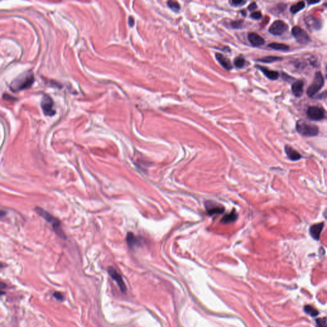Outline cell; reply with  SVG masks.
<instances>
[{"label": "cell", "mask_w": 327, "mask_h": 327, "mask_svg": "<svg viewBox=\"0 0 327 327\" xmlns=\"http://www.w3.org/2000/svg\"><path fill=\"white\" fill-rule=\"evenodd\" d=\"M54 296L58 300H63V295L60 292H55L54 293Z\"/></svg>", "instance_id": "cell-30"}, {"label": "cell", "mask_w": 327, "mask_h": 327, "mask_svg": "<svg viewBox=\"0 0 327 327\" xmlns=\"http://www.w3.org/2000/svg\"><path fill=\"white\" fill-rule=\"evenodd\" d=\"M5 214H6L5 211L0 210V217H3V216H4Z\"/></svg>", "instance_id": "cell-33"}, {"label": "cell", "mask_w": 327, "mask_h": 327, "mask_svg": "<svg viewBox=\"0 0 327 327\" xmlns=\"http://www.w3.org/2000/svg\"><path fill=\"white\" fill-rule=\"evenodd\" d=\"M296 129L298 133L304 136H315L318 135L319 129L315 125L309 123L304 120L298 121L296 125Z\"/></svg>", "instance_id": "cell-3"}, {"label": "cell", "mask_w": 327, "mask_h": 327, "mask_svg": "<svg viewBox=\"0 0 327 327\" xmlns=\"http://www.w3.org/2000/svg\"><path fill=\"white\" fill-rule=\"evenodd\" d=\"M129 23L130 24V26H133V25L134 24V19L132 17H130L129 19Z\"/></svg>", "instance_id": "cell-32"}, {"label": "cell", "mask_w": 327, "mask_h": 327, "mask_svg": "<svg viewBox=\"0 0 327 327\" xmlns=\"http://www.w3.org/2000/svg\"><path fill=\"white\" fill-rule=\"evenodd\" d=\"M245 60L244 58L241 56L237 57V58L234 60V65H235L237 68L243 67L245 65Z\"/></svg>", "instance_id": "cell-24"}, {"label": "cell", "mask_w": 327, "mask_h": 327, "mask_svg": "<svg viewBox=\"0 0 327 327\" xmlns=\"http://www.w3.org/2000/svg\"><path fill=\"white\" fill-rule=\"evenodd\" d=\"M35 211H36V212L40 216L44 219L47 222L52 225L53 228L56 234H57V235L59 236L61 238H65V234L61 229V222L58 219L54 217L51 214H49L48 211L40 207L35 208Z\"/></svg>", "instance_id": "cell-2"}, {"label": "cell", "mask_w": 327, "mask_h": 327, "mask_svg": "<svg viewBox=\"0 0 327 327\" xmlns=\"http://www.w3.org/2000/svg\"><path fill=\"white\" fill-rule=\"evenodd\" d=\"M127 241L128 245L131 248H135L140 245L141 241L132 233H129L127 236Z\"/></svg>", "instance_id": "cell-17"}, {"label": "cell", "mask_w": 327, "mask_h": 327, "mask_svg": "<svg viewBox=\"0 0 327 327\" xmlns=\"http://www.w3.org/2000/svg\"><path fill=\"white\" fill-rule=\"evenodd\" d=\"M246 3L247 2L243 1V0H233V1H230V4L233 6H242Z\"/></svg>", "instance_id": "cell-27"}, {"label": "cell", "mask_w": 327, "mask_h": 327, "mask_svg": "<svg viewBox=\"0 0 327 327\" xmlns=\"http://www.w3.org/2000/svg\"><path fill=\"white\" fill-rule=\"evenodd\" d=\"M304 310L307 314L310 315L312 317H316L318 315V311L314 307L311 305H305L304 307Z\"/></svg>", "instance_id": "cell-21"}, {"label": "cell", "mask_w": 327, "mask_h": 327, "mask_svg": "<svg viewBox=\"0 0 327 327\" xmlns=\"http://www.w3.org/2000/svg\"><path fill=\"white\" fill-rule=\"evenodd\" d=\"M238 214L236 211H232L230 214H227L221 219V222L223 224H229L236 221L238 219Z\"/></svg>", "instance_id": "cell-18"}, {"label": "cell", "mask_w": 327, "mask_h": 327, "mask_svg": "<svg viewBox=\"0 0 327 327\" xmlns=\"http://www.w3.org/2000/svg\"><path fill=\"white\" fill-rule=\"evenodd\" d=\"M291 33L296 41L302 44H306L310 40L307 32L299 26H294Z\"/></svg>", "instance_id": "cell-5"}, {"label": "cell", "mask_w": 327, "mask_h": 327, "mask_svg": "<svg viewBox=\"0 0 327 327\" xmlns=\"http://www.w3.org/2000/svg\"><path fill=\"white\" fill-rule=\"evenodd\" d=\"M316 323L318 327H326V318H319L316 320Z\"/></svg>", "instance_id": "cell-28"}, {"label": "cell", "mask_w": 327, "mask_h": 327, "mask_svg": "<svg viewBox=\"0 0 327 327\" xmlns=\"http://www.w3.org/2000/svg\"><path fill=\"white\" fill-rule=\"evenodd\" d=\"M288 29V24L283 20H277L271 25L269 28V32L274 35L279 36L285 33Z\"/></svg>", "instance_id": "cell-6"}, {"label": "cell", "mask_w": 327, "mask_h": 327, "mask_svg": "<svg viewBox=\"0 0 327 327\" xmlns=\"http://www.w3.org/2000/svg\"><path fill=\"white\" fill-rule=\"evenodd\" d=\"M285 151H286V153L288 155V158L291 160H293V161L298 160H300L302 157L301 155L299 153H298L297 151H296L295 150H294L292 147H291L288 145L285 146Z\"/></svg>", "instance_id": "cell-15"}, {"label": "cell", "mask_w": 327, "mask_h": 327, "mask_svg": "<svg viewBox=\"0 0 327 327\" xmlns=\"http://www.w3.org/2000/svg\"><path fill=\"white\" fill-rule=\"evenodd\" d=\"M205 207L208 215L210 216L222 214L225 210L223 206L212 201H207L206 202Z\"/></svg>", "instance_id": "cell-7"}, {"label": "cell", "mask_w": 327, "mask_h": 327, "mask_svg": "<svg viewBox=\"0 0 327 327\" xmlns=\"http://www.w3.org/2000/svg\"><path fill=\"white\" fill-rule=\"evenodd\" d=\"M251 17L253 19L259 20V19H260L261 18L262 14L259 11H256V12H254L252 13L251 15Z\"/></svg>", "instance_id": "cell-29"}, {"label": "cell", "mask_w": 327, "mask_h": 327, "mask_svg": "<svg viewBox=\"0 0 327 327\" xmlns=\"http://www.w3.org/2000/svg\"><path fill=\"white\" fill-rule=\"evenodd\" d=\"M244 24V20H235L231 22V27L233 28H235V29H240L243 27Z\"/></svg>", "instance_id": "cell-26"}, {"label": "cell", "mask_w": 327, "mask_h": 327, "mask_svg": "<svg viewBox=\"0 0 327 327\" xmlns=\"http://www.w3.org/2000/svg\"><path fill=\"white\" fill-rule=\"evenodd\" d=\"M256 67L259 70H260L261 72L264 74V75H266L268 78V79L271 80H276L277 79H278V77L279 76V74L277 72H276V71L270 70L265 67L258 66V65L256 66Z\"/></svg>", "instance_id": "cell-16"}, {"label": "cell", "mask_w": 327, "mask_h": 327, "mask_svg": "<svg viewBox=\"0 0 327 327\" xmlns=\"http://www.w3.org/2000/svg\"><path fill=\"white\" fill-rule=\"evenodd\" d=\"M167 5L170 9H171L173 11H178L180 9V6L178 3L175 1H169L167 2Z\"/></svg>", "instance_id": "cell-25"}, {"label": "cell", "mask_w": 327, "mask_h": 327, "mask_svg": "<svg viewBox=\"0 0 327 327\" xmlns=\"http://www.w3.org/2000/svg\"><path fill=\"white\" fill-rule=\"evenodd\" d=\"M305 23H306L307 25L310 29H314V30H318L321 28V23L319 21L314 18L313 17L310 16L308 17L306 19H305Z\"/></svg>", "instance_id": "cell-19"}, {"label": "cell", "mask_w": 327, "mask_h": 327, "mask_svg": "<svg viewBox=\"0 0 327 327\" xmlns=\"http://www.w3.org/2000/svg\"><path fill=\"white\" fill-rule=\"evenodd\" d=\"M108 272L112 277V279L116 282L121 291H122V292H125L126 291V286L122 279V277L112 267H110L109 268Z\"/></svg>", "instance_id": "cell-10"}, {"label": "cell", "mask_w": 327, "mask_h": 327, "mask_svg": "<svg viewBox=\"0 0 327 327\" xmlns=\"http://www.w3.org/2000/svg\"><path fill=\"white\" fill-rule=\"evenodd\" d=\"M305 5L303 2H300L297 3L296 4H295L293 6H291L290 10L293 13H296L299 11L302 10L303 9H304Z\"/></svg>", "instance_id": "cell-22"}, {"label": "cell", "mask_w": 327, "mask_h": 327, "mask_svg": "<svg viewBox=\"0 0 327 327\" xmlns=\"http://www.w3.org/2000/svg\"><path fill=\"white\" fill-rule=\"evenodd\" d=\"M291 90H292L293 94L296 97H301L303 94V82L302 80H297L296 81L293 83Z\"/></svg>", "instance_id": "cell-14"}, {"label": "cell", "mask_w": 327, "mask_h": 327, "mask_svg": "<svg viewBox=\"0 0 327 327\" xmlns=\"http://www.w3.org/2000/svg\"><path fill=\"white\" fill-rule=\"evenodd\" d=\"M34 81V75L32 72H25L19 75L12 82L10 88L13 91H22L31 87Z\"/></svg>", "instance_id": "cell-1"}, {"label": "cell", "mask_w": 327, "mask_h": 327, "mask_svg": "<svg viewBox=\"0 0 327 327\" xmlns=\"http://www.w3.org/2000/svg\"><path fill=\"white\" fill-rule=\"evenodd\" d=\"M248 40L254 47L261 46L265 44V40L255 33H250L248 35Z\"/></svg>", "instance_id": "cell-11"}, {"label": "cell", "mask_w": 327, "mask_h": 327, "mask_svg": "<svg viewBox=\"0 0 327 327\" xmlns=\"http://www.w3.org/2000/svg\"><path fill=\"white\" fill-rule=\"evenodd\" d=\"M324 84V79L323 75L320 72L316 73L314 80L310 85L307 90V94L309 97H313L321 89Z\"/></svg>", "instance_id": "cell-4"}, {"label": "cell", "mask_w": 327, "mask_h": 327, "mask_svg": "<svg viewBox=\"0 0 327 327\" xmlns=\"http://www.w3.org/2000/svg\"><path fill=\"white\" fill-rule=\"evenodd\" d=\"M268 46L273 49H275V50H278V51H287L289 49V47L288 45H286L284 44H281V43H275V42H274V43L269 44Z\"/></svg>", "instance_id": "cell-20"}, {"label": "cell", "mask_w": 327, "mask_h": 327, "mask_svg": "<svg viewBox=\"0 0 327 327\" xmlns=\"http://www.w3.org/2000/svg\"><path fill=\"white\" fill-rule=\"evenodd\" d=\"M325 110L322 108L318 106H312L307 111V115L309 119L318 121L321 120L325 117Z\"/></svg>", "instance_id": "cell-9"}, {"label": "cell", "mask_w": 327, "mask_h": 327, "mask_svg": "<svg viewBox=\"0 0 327 327\" xmlns=\"http://www.w3.org/2000/svg\"><path fill=\"white\" fill-rule=\"evenodd\" d=\"M4 294H5L4 292H1V291H0V296H1L2 295H4Z\"/></svg>", "instance_id": "cell-35"}, {"label": "cell", "mask_w": 327, "mask_h": 327, "mask_svg": "<svg viewBox=\"0 0 327 327\" xmlns=\"http://www.w3.org/2000/svg\"><path fill=\"white\" fill-rule=\"evenodd\" d=\"M324 227V223L320 222L318 224H315L310 226L309 232L311 237L313 238L314 240H319V237L321 235V233Z\"/></svg>", "instance_id": "cell-12"}, {"label": "cell", "mask_w": 327, "mask_h": 327, "mask_svg": "<svg viewBox=\"0 0 327 327\" xmlns=\"http://www.w3.org/2000/svg\"><path fill=\"white\" fill-rule=\"evenodd\" d=\"M42 108L44 112L45 115L47 116H51L55 114V110L54 109V102L52 98L48 96L44 95L42 101Z\"/></svg>", "instance_id": "cell-8"}, {"label": "cell", "mask_w": 327, "mask_h": 327, "mask_svg": "<svg viewBox=\"0 0 327 327\" xmlns=\"http://www.w3.org/2000/svg\"><path fill=\"white\" fill-rule=\"evenodd\" d=\"M215 57L219 63L225 69L227 70H230L232 69V65L230 60L225 57L223 54L220 53H215Z\"/></svg>", "instance_id": "cell-13"}, {"label": "cell", "mask_w": 327, "mask_h": 327, "mask_svg": "<svg viewBox=\"0 0 327 327\" xmlns=\"http://www.w3.org/2000/svg\"><path fill=\"white\" fill-rule=\"evenodd\" d=\"M256 8H257V5H256V3H255V2H253V3H251V4L249 5V6H248V9L249 10H255Z\"/></svg>", "instance_id": "cell-31"}, {"label": "cell", "mask_w": 327, "mask_h": 327, "mask_svg": "<svg viewBox=\"0 0 327 327\" xmlns=\"http://www.w3.org/2000/svg\"><path fill=\"white\" fill-rule=\"evenodd\" d=\"M319 1H318V2H317V1H315V2H312V1H311V2H308V3H309V4H310H310H312H312H315V3H319Z\"/></svg>", "instance_id": "cell-34"}, {"label": "cell", "mask_w": 327, "mask_h": 327, "mask_svg": "<svg viewBox=\"0 0 327 327\" xmlns=\"http://www.w3.org/2000/svg\"><path fill=\"white\" fill-rule=\"evenodd\" d=\"M282 60V58H281V57L266 56V57H264V58L258 59V60L261 61V62H263V63H273V62L280 61V60Z\"/></svg>", "instance_id": "cell-23"}]
</instances>
